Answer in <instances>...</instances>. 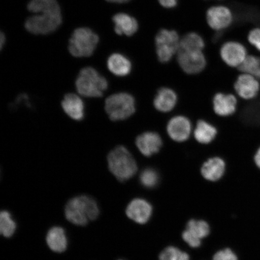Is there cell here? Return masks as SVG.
<instances>
[{
  "label": "cell",
  "instance_id": "obj_1",
  "mask_svg": "<svg viewBox=\"0 0 260 260\" xmlns=\"http://www.w3.org/2000/svg\"><path fill=\"white\" fill-rule=\"evenodd\" d=\"M27 8L28 11L36 14L25 23V28L32 34H50L62 22L60 6L56 0H31Z\"/></svg>",
  "mask_w": 260,
  "mask_h": 260
},
{
  "label": "cell",
  "instance_id": "obj_2",
  "mask_svg": "<svg viewBox=\"0 0 260 260\" xmlns=\"http://www.w3.org/2000/svg\"><path fill=\"white\" fill-rule=\"evenodd\" d=\"M64 214L68 220L74 225L84 226L99 217L100 210L95 200L87 195H81L68 201Z\"/></svg>",
  "mask_w": 260,
  "mask_h": 260
},
{
  "label": "cell",
  "instance_id": "obj_3",
  "mask_svg": "<svg viewBox=\"0 0 260 260\" xmlns=\"http://www.w3.org/2000/svg\"><path fill=\"white\" fill-rule=\"evenodd\" d=\"M107 162L111 173L119 181H125L137 173V162L125 146L119 145L112 149L107 156Z\"/></svg>",
  "mask_w": 260,
  "mask_h": 260
},
{
  "label": "cell",
  "instance_id": "obj_4",
  "mask_svg": "<svg viewBox=\"0 0 260 260\" xmlns=\"http://www.w3.org/2000/svg\"><path fill=\"white\" fill-rule=\"evenodd\" d=\"M108 81L92 67H86L80 71L76 81L77 92L87 98L102 96L108 88Z\"/></svg>",
  "mask_w": 260,
  "mask_h": 260
},
{
  "label": "cell",
  "instance_id": "obj_5",
  "mask_svg": "<svg viewBox=\"0 0 260 260\" xmlns=\"http://www.w3.org/2000/svg\"><path fill=\"white\" fill-rule=\"evenodd\" d=\"M105 110L112 121H123L135 113L136 101L128 93L113 94L106 100Z\"/></svg>",
  "mask_w": 260,
  "mask_h": 260
},
{
  "label": "cell",
  "instance_id": "obj_6",
  "mask_svg": "<svg viewBox=\"0 0 260 260\" xmlns=\"http://www.w3.org/2000/svg\"><path fill=\"white\" fill-rule=\"evenodd\" d=\"M99 42V37L91 29L82 27L73 32L69 41V51L76 57L92 56Z\"/></svg>",
  "mask_w": 260,
  "mask_h": 260
},
{
  "label": "cell",
  "instance_id": "obj_7",
  "mask_svg": "<svg viewBox=\"0 0 260 260\" xmlns=\"http://www.w3.org/2000/svg\"><path fill=\"white\" fill-rule=\"evenodd\" d=\"M180 36L174 30L162 28L155 38V53L158 60L167 63L172 60L180 50Z\"/></svg>",
  "mask_w": 260,
  "mask_h": 260
},
{
  "label": "cell",
  "instance_id": "obj_8",
  "mask_svg": "<svg viewBox=\"0 0 260 260\" xmlns=\"http://www.w3.org/2000/svg\"><path fill=\"white\" fill-rule=\"evenodd\" d=\"M179 67L188 75H196L204 71L207 65L203 51L179 50L177 56Z\"/></svg>",
  "mask_w": 260,
  "mask_h": 260
},
{
  "label": "cell",
  "instance_id": "obj_9",
  "mask_svg": "<svg viewBox=\"0 0 260 260\" xmlns=\"http://www.w3.org/2000/svg\"><path fill=\"white\" fill-rule=\"evenodd\" d=\"M237 96L244 102H251L258 97L260 92V81L251 75L240 73L233 85Z\"/></svg>",
  "mask_w": 260,
  "mask_h": 260
},
{
  "label": "cell",
  "instance_id": "obj_10",
  "mask_svg": "<svg viewBox=\"0 0 260 260\" xmlns=\"http://www.w3.org/2000/svg\"><path fill=\"white\" fill-rule=\"evenodd\" d=\"M221 58L228 66L238 68L248 56V50L242 43L237 41H229L220 49Z\"/></svg>",
  "mask_w": 260,
  "mask_h": 260
},
{
  "label": "cell",
  "instance_id": "obj_11",
  "mask_svg": "<svg viewBox=\"0 0 260 260\" xmlns=\"http://www.w3.org/2000/svg\"><path fill=\"white\" fill-rule=\"evenodd\" d=\"M206 19L208 25L213 30L220 31L232 24L234 17L232 11L226 6H211L207 10Z\"/></svg>",
  "mask_w": 260,
  "mask_h": 260
},
{
  "label": "cell",
  "instance_id": "obj_12",
  "mask_svg": "<svg viewBox=\"0 0 260 260\" xmlns=\"http://www.w3.org/2000/svg\"><path fill=\"white\" fill-rule=\"evenodd\" d=\"M167 132L172 141L183 143L190 138L192 132V124L186 116H175L168 121Z\"/></svg>",
  "mask_w": 260,
  "mask_h": 260
},
{
  "label": "cell",
  "instance_id": "obj_13",
  "mask_svg": "<svg viewBox=\"0 0 260 260\" xmlns=\"http://www.w3.org/2000/svg\"><path fill=\"white\" fill-rule=\"evenodd\" d=\"M136 147L146 157L157 154L162 146V140L158 133L146 132L139 135L136 139Z\"/></svg>",
  "mask_w": 260,
  "mask_h": 260
},
{
  "label": "cell",
  "instance_id": "obj_14",
  "mask_svg": "<svg viewBox=\"0 0 260 260\" xmlns=\"http://www.w3.org/2000/svg\"><path fill=\"white\" fill-rule=\"evenodd\" d=\"M239 102L233 93H217L213 99L214 113L221 117H229L235 115L238 110Z\"/></svg>",
  "mask_w": 260,
  "mask_h": 260
},
{
  "label": "cell",
  "instance_id": "obj_15",
  "mask_svg": "<svg viewBox=\"0 0 260 260\" xmlns=\"http://www.w3.org/2000/svg\"><path fill=\"white\" fill-rule=\"evenodd\" d=\"M152 212L151 204L145 200L136 198L128 204L126 215L130 219L140 224H144L150 219Z\"/></svg>",
  "mask_w": 260,
  "mask_h": 260
},
{
  "label": "cell",
  "instance_id": "obj_16",
  "mask_svg": "<svg viewBox=\"0 0 260 260\" xmlns=\"http://www.w3.org/2000/svg\"><path fill=\"white\" fill-rule=\"evenodd\" d=\"M226 162L222 158L213 157L204 162L201 174L206 180L216 182L220 180L225 173Z\"/></svg>",
  "mask_w": 260,
  "mask_h": 260
},
{
  "label": "cell",
  "instance_id": "obj_17",
  "mask_svg": "<svg viewBox=\"0 0 260 260\" xmlns=\"http://www.w3.org/2000/svg\"><path fill=\"white\" fill-rule=\"evenodd\" d=\"M177 103V94L173 89L167 87H162L159 89L153 101L155 109L157 111L164 113L173 110Z\"/></svg>",
  "mask_w": 260,
  "mask_h": 260
},
{
  "label": "cell",
  "instance_id": "obj_18",
  "mask_svg": "<svg viewBox=\"0 0 260 260\" xmlns=\"http://www.w3.org/2000/svg\"><path fill=\"white\" fill-rule=\"evenodd\" d=\"M63 111L75 121H81L84 116V104L82 99L74 93H68L61 102Z\"/></svg>",
  "mask_w": 260,
  "mask_h": 260
},
{
  "label": "cell",
  "instance_id": "obj_19",
  "mask_svg": "<svg viewBox=\"0 0 260 260\" xmlns=\"http://www.w3.org/2000/svg\"><path fill=\"white\" fill-rule=\"evenodd\" d=\"M115 24V31L118 35H124L132 37L138 30L139 24L137 20L133 16L124 13L116 14L113 17Z\"/></svg>",
  "mask_w": 260,
  "mask_h": 260
},
{
  "label": "cell",
  "instance_id": "obj_20",
  "mask_svg": "<svg viewBox=\"0 0 260 260\" xmlns=\"http://www.w3.org/2000/svg\"><path fill=\"white\" fill-rule=\"evenodd\" d=\"M107 68L118 77H125L131 73L132 64L127 57L119 53H114L107 60Z\"/></svg>",
  "mask_w": 260,
  "mask_h": 260
},
{
  "label": "cell",
  "instance_id": "obj_21",
  "mask_svg": "<svg viewBox=\"0 0 260 260\" xmlns=\"http://www.w3.org/2000/svg\"><path fill=\"white\" fill-rule=\"evenodd\" d=\"M217 129L215 126L205 120H199L194 129L193 136L195 140L201 144H211L217 135Z\"/></svg>",
  "mask_w": 260,
  "mask_h": 260
},
{
  "label": "cell",
  "instance_id": "obj_22",
  "mask_svg": "<svg viewBox=\"0 0 260 260\" xmlns=\"http://www.w3.org/2000/svg\"><path fill=\"white\" fill-rule=\"evenodd\" d=\"M46 241L51 251L61 253L66 251L68 240L64 230L60 226H54L48 231Z\"/></svg>",
  "mask_w": 260,
  "mask_h": 260
},
{
  "label": "cell",
  "instance_id": "obj_23",
  "mask_svg": "<svg viewBox=\"0 0 260 260\" xmlns=\"http://www.w3.org/2000/svg\"><path fill=\"white\" fill-rule=\"evenodd\" d=\"M204 48V39L197 32H188L180 40V50L203 51Z\"/></svg>",
  "mask_w": 260,
  "mask_h": 260
},
{
  "label": "cell",
  "instance_id": "obj_24",
  "mask_svg": "<svg viewBox=\"0 0 260 260\" xmlns=\"http://www.w3.org/2000/svg\"><path fill=\"white\" fill-rule=\"evenodd\" d=\"M237 70L240 73L251 75L260 81V57L248 54Z\"/></svg>",
  "mask_w": 260,
  "mask_h": 260
},
{
  "label": "cell",
  "instance_id": "obj_25",
  "mask_svg": "<svg viewBox=\"0 0 260 260\" xmlns=\"http://www.w3.org/2000/svg\"><path fill=\"white\" fill-rule=\"evenodd\" d=\"M186 230L201 240L209 236L210 233L209 224L204 220H190L187 223Z\"/></svg>",
  "mask_w": 260,
  "mask_h": 260
},
{
  "label": "cell",
  "instance_id": "obj_26",
  "mask_svg": "<svg viewBox=\"0 0 260 260\" xmlns=\"http://www.w3.org/2000/svg\"><path fill=\"white\" fill-rule=\"evenodd\" d=\"M16 229V223L11 213L8 211H2L0 214V232L2 235L9 238L14 235Z\"/></svg>",
  "mask_w": 260,
  "mask_h": 260
},
{
  "label": "cell",
  "instance_id": "obj_27",
  "mask_svg": "<svg viewBox=\"0 0 260 260\" xmlns=\"http://www.w3.org/2000/svg\"><path fill=\"white\" fill-rule=\"evenodd\" d=\"M139 178L142 186L148 188L157 186L160 180L158 172L152 168H146L143 170Z\"/></svg>",
  "mask_w": 260,
  "mask_h": 260
},
{
  "label": "cell",
  "instance_id": "obj_28",
  "mask_svg": "<svg viewBox=\"0 0 260 260\" xmlns=\"http://www.w3.org/2000/svg\"><path fill=\"white\" fill-rule=\"evenodd\" d=\"M160 260H189V255L187 253L180 251L174 246H169L162 251L160 256Z\"/></svg>",
  "mask_w": 260,
  "mask_h": 260
},
{
  "label": "cell",
  "instance_id": "obj_29",
  "mask_svg": "<svg viewBox=\"0 0 260 260\" xmlns=\"http://www.w3.org/2000/svg\"><path fill=\"white\" fill-rule=\"evenodd\" d=\"M247 40L249 44L260 53V27L251 29L247 35Z\"/></svg>",
  "mask_w": 260,
  "mask_h": 260
},
{
  "label": "cell",
  "instance_id": "obj_30",
  "mask_svg": "<svg viewBox=\"0 0 260 260\" xmlns=\"http://www.w3.org/2000/svg\"><path fill=\"white\" fill-rule=\"evenodd\" d=\"M213 260H238L237 255L230 249L221 250L213 256Z\"/></svg>",
  "mask_w": 260,
  "mask_h": 260
},
{
  "label": "cell",
  "instance_id": "obj_31",
  "mask_svg": "<svg viewBox=\"0 0 260 260\" xmlns=\"http://www.w3.org/2000/svg\"><path fill=\"white\" fill-rule=\"evenodd\" d=\"M182 236L184 241L191 248H197L201 246V240L191 235L187 230L184 231Z\"/></svg>",
  "mask_w": 260,
  "mask_h": 260
},
{
  "label": "cell",
  "instance_id": "obj_32",
  "mask_svg": "<svg viewBox=\"0 0 260 260\" xmlns=\"http://www.w3.org/2000/svg\"><path fill=\"white\" fill-rule=\"evenodd\" d=\"M158 1L162 7L172 9L176 7L178 0H158Z\"/></svg>",
  "mask_w": 260,
  "mask_h": 260
},
{
  "label": "cell",
  "instance_id": "obj_33",
  "mask_svg": "<svg viewBox=\"0 0 260 260\" xmlns=\"http://www.w3.org/2000/svg\"><path fill=\"white\" fill-rule=\"evenodd\" d=\"M253 162L256 167L260 170V146L256 149L254 155H253Z\"/></svg>",
  "mask_w": 260,
  "mask_h": 260
},
{
  "label": "cell",
  "instance_id": "obj_34",
  "mask_svg": "<svg viewBox=\"0 0 260 260\" xmlns=\"http://www.w3.org/2000/svg\"><path fill=\"white\" fill-rule=\"evenodd\" d=\"M106 1L110 3H119V4H122V3H126L129 2L130 0H106Z\"/></svg>",
  "mask_w": 260,
  "mask_h": 260
},
{
  "label": "cell",
  "instance_id": "obj_35",
  "mask_svg": "<svg viewBox=\"0 0 260 260\" xmlns=\"http://www.w3.org/2000/svg\"><path fill=\"white\" fill-rule=\"evenodd\" d=\"M6 42V37L3 32L1 34V37H0V45H1V49L3 48V45H5Z\"/></svg>",
  "mask_w": 260,
  "mask_h": 260
}]
</instances>
